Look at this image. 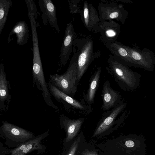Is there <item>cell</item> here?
<instances>
[{
    "instance_id": "6da1fadb",
    "label": "cell",
    "mask_w": 155,
    "mask_h": 155,
    "mask_svg": "<svg viewBox=\"0 0 155 155\" xmlns=\"http://www.w3.org/2000/svg\"><path fill=\"white\" fill-rule=\"evenodd\" d=\"M102 155H146L144 138L136 134L120 136L96 144Z\"/></svg>"
},
{
    "instance_id": "7a4b0ae2",
    "label": "cell",
    "mask_w": 155,
    "mask_h": 155,
    "mask_svg": "<svg viewBox=\"0 0 155 155\" xmlns=\"http://www.w3.org/2000/svg\"><path fill=\"white\" fill-rule=\"evenodd\" d=\"M105 68L107 72L123 90L133 91L138 87L140 75L112 54H109Z\"/></svg>"
},
{
    "instance_id": "3957f363",
    "label": "cell",
    "mask_w": 155,
    "mask_h": 155,
    "mask_svg": "<svg viewBox=\"0 0 155 155\" xmlns=\"http://www.w3.org/2000/svg\"><path fill=\"white\" fill-rule=\"evenodd\" d=\"M73 56L66 71L61 75L54 74L49 76L50 84L59 90L69 96L73 97L75 94L78 83V50L73 44Z\"/></svg>"
},
{
    "instance_id": "277c9868",
    "label": "cell",
    "mask_w": 155,
    "mask_h": 155,
    "mask_svg": "<svg viewBox=\"0 0 155 155\" xmlns=\"http://www.w3.org/2000/svg\"><path fill=\"white\" fill-rule=\"evenodd\" d=\"M127 103L122 101L110 110L106 111L97 124L92 137H94L106 133L111 130L115 125L119 126L126 119L130 114L125 109Z\"/></svg>"
},
{
    "instance_id": "5b68a950",
    "label": "cell",
    "mask_w": 155,
    "mask_h": 155,
    "mask_svg": "<svg viewBox=\"0 0 155 155\" xmlns=\"http://www.w3.org/2000/svg\"><path fill=\"white\" fill-rule=\"evenodd\" d=\"M74 44L78 50V83L92 62L99 55V52H94V42L90 38H75Z\"/></svg>"
},
{
    "instance_id": "8992f818",
    "label": "cell",
    "mask_w": 155,
    "mask_h": 155,
    "mask_svg": "<svg viewBox=\"0 0 155 155\" xmlns=\"http://www.w3.org/2000/svg\"><path fill=\"white\" fill-rule=\"evenodd\" d=\"M100 22L115 19L123 24L128 15L124 5L114 0H102L98 7Z\"/></svg>"
},
{
    "instance_id": "52a82bcc",
    "label": "cell",
    "mask_w": 155,
    "mask_h": 155,
    "mask_svg": "<svg viewBox=\"0 0 155 155\" xmlns=\"http://www.w3.org/2000/svg\"><path fill=\"white\" fill-rule=\"evenodd\" d=\"M122 45L131 57L136 68L149 71H153L155 66V56L152 51L146 48L141 50L122 44Z\"/></svg>"
},
{
    "instance_id": "ba28073f",
    "label": "cell",
    "mask_w": 155,
    "mask_h": 155,
    "mask_svg": "<svg viewBox=\"0 0 155 155\" xmlns=\"http://www.w3.org/2000/svg\"><path fill=\"white\" fill-rule=\"evenodd\" d=\"M78 12L81 14V21L85 28L91 32L97 33L100 20L97 12L93 5L85 1L82 9Z\"/></svg>"
},
{
    "instance_id": "9c48e42d",
    "label": "cell",
    "mask_w": 155,
    "mask_h": 155,
    "mask_svg": "<svg viewBox=\"0 0 155 155\" xmlns=\"http://www.w3.org/2000/svg\"><path fill=\"white\" fill-rule=\"evenodd\" d=\"M120 32V25L113 20L100 22L98 26L99 39L104 45L117 41Z\"/></svg>"
},
{
    "instance_id": "30bf717a",
    "label": "cell",
    "mask_w": 155,
    "mask_h": 155,
    "mask_svg": "<svg viewBox=\"0 0 155 155\" xmlns=\"http://www.w3.org/2000/svg\"><path fill=\"white\" fill-rule=\"evenodd\" d=\"M84 118L71 119L64 116L60 118L61 127L64 129L66 135L63 142L64 149L66 148L74 140L78 134Z\"/></svg>"
},
{
    "instance_id": "8fae6325",
    "label": "cell",
    "mask_w": 155,
    "mask_h": 155,
    "mask_svg": "<svg viewBox=\"0 0 155 155\" xmlns=\"http://www.w3.org/2000/svg\"><path fill=\"white\" fill-rule=\"evenodd\" d=\"M76 37L73 25L71 21L67 25L60 51L59 63L65 65L72 51L74 39Z\"/></svg>"
},
{
    "instance_id": "7c38bea8",
    "label": "cell",
    "mask_w": 155,
    "mask_h": 155,
    "mask_svg": "<svg viewBox=\"0 0 155 155\" xmlns=\"http://www.w3.org/2000/svg\"><path fill=\"white\" fill-rule=\"evenodd\" d=\"M38 3L44 25L46 26L49 24L59 33L60 30L57 21L56 7L53 2L51 0H39Z\"/></svg>"
},
{
    "instance_id": "4fadbf2b",
    "label": "cell",
    "mask_w": 155,
    "mask_h": 155,
    "mask_svg": "<svg viewBox=\"0 0 155 155\" xmlns=\"http://www.w3.org/2000/svg\"><path fill=\"white\" fill-rule=\"evenodd\" d=\"M101 97L103 104L101 108L104 111L114 107L122 101L121 95L111 87L108 80L103 84Z\"/></svg>"
},
{
    "instance_id": "5bb4252c",
    "label": "cell",
    "mask_w": 155,
    "mask_h": 155,
    "mask_svg": "<svg viewBox=\"0 0 155 155\" xmlns=\"http://www.w3.org/2000/svg\"><path fill=\"white\" fill-rule=\"evenodd\" d=\"M10 85L4 70L3 63L0 64V109L5 110L10 102Z\"/></svg>"
},
{
    "instance_id": "9a60e30c",
    "label": "cell",
    "mask_w": 155,
    "mask_h": 155,
    "mask_svg": "<svg viewBox=\"0 0 155 155\" xmlns=\"http://www.w3.org/2000/svg\"><path fill=\"white\" fill-rule=\"evenodd\" d=\"M105 46L112 55L123 61L129 67L136 68L131 57L121 43L117 41Z\"/></svg>"
},
{
    "instance_id": "2e32d148",
    "label": "cell",
    "mask_w": 155,
    "mask_h": 155,
    "mask_svg": "<svg viewBox=\"0 0 155 155\" xmlns=\"http://www.w3.org/2000/svg\"><path fill=\"white\" fill-rule=\"evenodd\" d=\"M49 88L50 93L57 99H62L71 105L73 107L84 110L87 113H90L91 111V107L83 104L71 97L63 93L50 83L49 85Z\"/></svg>"
},
{
    "instance_id": "e0dca14e",
    "label": "cell",
    "mask_w": 155,
    "mask_h": 155,
    "mask_svg": "<svg viewBox=\"0 0 155 155\" xmlns=\"http://www.w3.org/2000/svg\"><path fill=\"white\" fill-rule=\"evenodd\" d=\"M87 144L84 132H81L73 141L64 149L61 155H80L81 151Z\"/></svg>"
},
{
    "instance_id": "ac0fdd59",
    "label": "cell",
    "mask_w": 155,
    "mask_h": 155,
    "mask_svg": "<svg viewBox=\"0 0 155 155\" xmlns=\"http://www.w3.org/2000/svg\"><path fill=\"white\" fill-rule=\"evenodd\" d=\"M29 32L27 24L25 21L22 20L18 22L15 25L9 35L10 36L15 34L17 44L21 46L25 45L27 42Z\"/></svg>"
},
{
    "instance_id": "d6986e66",
    "label": "cell",
    "mask_w": 155,
    "mask_h": 155,
    "mask_svg": "<svg viewBox=\"0 0 155 155\" xmlns=\"http://www.w3.org/2000/svg\"><path fill=\"white\" fill-rule=\"evenodd\" d=\"M48 132L49 130L30 140L27 146L15 155H24L35 150H38L40 153L44 151L45 146L41 144V141L48 135Z\"/></svg>"
},
{
    "instance_id": "ffe728a7",
    "label": "cell",
    "mask_w": 155,
    "mask_h": 155,
    "mask_svg": "<svg viewBox=\"0 0 155 155\" xmlns=\"http://www.w3.org/2000/svg\"><path fill=\"white\" fill-rule=\"evenodd\" d=\"M101 70V67H98L91 78L87 93L85 96V100L89 104L94 102L95 93L99 84Z\"/></svg>"
},
{
    "instance_id": "44dd1931",
    "label": "cell",
    "mask_w": 155,
    "mask_h": 155,
    "mask_svg": "<svg viewBox=\"0 0 155 155\" xmlns=\"http://www.w3.org/2000/svg\"><path fill=\"white\" fill-rule=\"evenodd\" d=\"M3 127L5 130L16 136L26 139L35 137L32 133L8 123L3 122Z\"/></svg>"
},
{
    "instance_id": "7402d4cb",
    "label": "cell",
    "mask_w": 155,
    "mask_h": 155,
    "mask_svg": "<svg viewBox=\"0 0 155 155\" xmlns=\"http://www.w3.org/2000/svg\"><path fill=\"white\" fill-rule=\"evenodd\" d=\"M12 5L11 0H0V36L7 19L10 9Z\"/></svg>"
},
{
    "instance_id": "603a6c76",
    "label": "cell",
    "mask_w": 155,
    "mask_h": 155,
    "mask_svg": "<svg viewBox=\"0 0 155 155\" xmlns=\"http://www.w3.org/2000/svg\"><path fill=\"white\" fill-rule=\"evenodd\" d=\"M80 155H102L98 149H96L92 146H88L87 144L81 151Z\"/></svg>"
},
{
    "instance_id": "cb8c5ba5",
    "label": "cell",
    "mask_w": 155,
    "mask_h": 155,
    "mask_svg": "<svg viewBox=\"0 0 155 155\" xmlns=\"http://www.w3.org/2000/svg\"><path fill=\"white\" fill-rule=\"evenodd\" d=\"M28 12L33 13L36 18H37V8L36 5L33 0H25Z\"/></svg>"
},
{
    "instance_id": "d4e9b609",
    "label": "cell",
    "mask_w": 155,
    "mask_h": 155,
    "mask_svg": "<svg viewBox=\"0 0 155 155\" xmlns=\"http://www.w3.org/2000/svg\"><path fill=\"white\" fill-rule=\"evenodd\" d=\"M79 3V0H69L70 12L72 14L78 12L79 11L78 4Z\"/></svg>"
},
{
    "instance_id": "484cf974",
    "label": "cell",
    "mask_w": 155,
    "mask_h": 155,
    "mask_svg": "<svg viewBox=\"0 0 155 155\" xmlns=\"http://www.w3.org/2000/svg\"><path fill=\"white\" fill-rule=\"evenodd\" d=\"M29 142V141H28L27 142L23 144L19 147L16 149L15 150H13L12 152V154L11 155H15L17 153L23 150L28 145Z\"/></svg>"
}]
</instances>
